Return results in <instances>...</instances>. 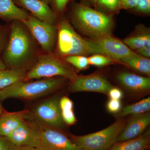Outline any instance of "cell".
<instances>
[{
	"label": "cell",
	"mask_w": 150,
	"mask_h": 150,
	"mask_svg": "<svg viewBox=\"0 0 150 150\" xmlns=\"http://www.w3.org/2000/svg\"><path fill=\"white\" fill-rule=\"evenodd\" d=\"M27 71L21 70L6 69L0 71V90L13 84L25 81Z\"/></svg>",
	"instance_id": "ffe728a7"
},
{
	"label": "cell",
	"mask_w": 150,
	"mask_h": 150,
	"mask_svg": "<svg viewBox=\"0 0 150 150\" xmlns=\"http://www.w3.org/2000/svg\"><path fill=\"white\" fill-rule=\"evenodd\" d=\"M123 43L131 50L136 51L144 46L150 45V33H140L126 38L123 40Z\"/></svg>",
	"instance_id": "603a6c76"
},
{
	"label": "cell",
	"mask_w": 150,
	"mask_h": 150,
	"mask_svg": "<svg viewBox=\"0 0 150 150\" xmlns=\"http://www.w3.org/2000/svg\"><path fill=\"white\" fill-rule=\"evenodd\" d=\"M126 67L137 72L149 76L150 75V60L136 54L133 56L126 57L120 60Z\"/></svg>",
	"instance_id": "d6986e66"
},
{
	"label": "cell",
	"mask_w": 150,
	"mask_h": 150,
	"mask_svg": "<svg viewBox=\"0 0 150 150\" xmlns=\"http://www.w3.org/2000/svg\"><path fill=\"white\" fill-rule=\"evenodd\" d=\"M71 0H53V2L56 11L59 13L64 11L68 3Z\"/></svg>",
	"instance_id": "4dcf8cb0"
},
{
	"label": "cell",
	"mask_w": 150,
	"mask_h": 150,
	"mask_svg": "<svg viewBox=\"0 0 150 150\" xmlns=\"http://www.w3.org/2000/svg\"><path fill=\"white\" fill-rule=\"evenodd\" d=\"M21 21L42 50L46 54H54L58 34L56 25L42 21L31 15L27 19Z\"/></svg>",
	"instance_id": "ba28073f"
},
{
	"label": "cell",
	"mask_w": 150,
	"mask_h": 150,
	"mask_svg": "<svg viewBox=\"0 0 150 150\" xmlns=\"http://www.w3.org/2000/svg\"><path fill=\"white\" fill-rule=\"evenodd\" d=\"M62 97L55 95L39 101L30 109L26 119L37 121L64 131L65 125L61 115L59 101Z\"/></svg>",
	"instance_id": "52a82bcc"
},
{
	"label": "cell",
	"mask_w": 150,
	"mask_h": 150,
	"mask_svg": "<svg viewBox=\"0 0 150 150\" xmlns=\"http://www.w3.org/2000/svg\"><path fill=\"white\" fill-rule=\"evenodd\" d=\"M90 1L93 3H94V4H96L98 0H90Z\"/></svg>",
	"instance_id": "f35d334b"
},
{
	"label": "cell",
	"mask_w": 150,
	"mask_h": 150,
	"mask_svg": "<svg viewBox=\"0 0 150 150\" xmlns=\"http://www.w3.org/2000/svg\"></svg>",
	"instance_id": "ab89813d"
},
{
	"label": "cell",
	"mask_w": 150,
	"mask_h": 150,
	"mask_svg": "<svg viewBox=\"0 0 150 150\" xmlns=\"http://www.w3.org/2000/svg\"><path fill=\"white\" fill-rule=\"evenodd\" d=\"M150 144V131L139 137L118 143H115L108 150H147Z\"/></svg>",
	"instance_id": "ac0fdd59"
},
{
	"label": "cell",
	"mask_w": 150,
	"mask_h": 150,
	"mask_svg": "<svg viewBox=\"0 0 150 150\" xmlns=\"http://www.w3.org/2000/svg\"><path fill=\"white\" fill-rule=\"evenodd\" d=\"M8 38V35L6 29L4 26L0 25V55L6 48Z\"/></svg>",
	"instance_id": "f1b7e54d"
},
{
	"label": "cell",
	"mask_w": 150,
	"mask_h": 150,
	"mask_svg": "<svg viewBox=\"0 0 150 150\" xmlns=\"http://www.w3.org/2000/svg\"><path fill=\"white\" fill-rule=\"evenodd\" d=\"M40 1L46 3L48 4H49L53 2V0H40Z\"/></svg>",
	"instance_id": "8d00e7d4"
},
{
	"label": "cell",
	"mask_w": 150,
	"mask_h": 150,
	"mask_svg": "<svg viewBox=\"0 0 150 150\" xmlns=\"http://www.w3.org/2000/svg\"><path fill=\"white\" fill-rule=\"evenodd\" d=\"M30 15L16 5L13 0H0V18L6 22L22 21Z\"/></svg>",
	"instance_id": "e0dca14e"
},
{
	"label": "cell",
	"mask_w": 150,
	"mask_h": 150,
	"mask_svg": "<svg viewBox=\"0 0 150 150\" xmlns=\"http://www.w3.org/2000/svg\"><path fill=\"white\" fill-rule=\"evenodd\" d=\"M77 76L71 65L54 54H40L33 67L27 72L25 81L61 77L71 82Z\"/></svg>",
	"instance_id": "5b68a950"
},
{
	"label": "cell",
	"mask_w": 150,
	"mask_h": 150,
	"mask_svg": "<svg viewBox=\"0 0 150 150\" xmlns=\"http://www.w3.org/2000/svg\"><path fill=\"white\" fill-rule=\"evenodd\" d=\"M150 109V97L142 100L139 102L124 107L119 112L120 118L127 115H138L147 112Z\"/></svg>",
	"instance_id": "7402d4cb"
},
{
	"label": "cell",
	"mask_w": 150,
	"mask_h": 150,
	"mask_svg": "<svg viewBox=\"0 0 150 150\" xmlns=\"http://www.w3.org/2000/svg\"><path fill=\"white\" fill-rule=\"evenodd\" d=\"M138 0H120V8L129 9L136 8Z\"/></svg>",
	"instance_id": "d6a6232c"
},
{
	"label": "cell",
	"mask_w": 150,
	"mask_h": 150,
	"mask_svg": "<svg viewBox=\"0 0 150 150\" xmlns=\"http://www.w3.org/2000/svg\"><path fill=\"white\" fill-rule=\"evenodd\" d=\"M38 43L21 21L13 22L1 57L6 69L28 71L35 64L39 54Z\"/></svg>",
	"instance_id": "6da1fadb"
},
{
	"label": "cell",
	"mask_w": 150,
	"mask_h": 150,
	"mask_svg": "<svg viewBox=\"0 0 150 150\" xmlns=\"http://www.w3.org/2000/svg\"><path fill=\"white\" fill-rule=\"evenodd\" d=\"M113 86L101 74L95 73L89 75L77 76L71 82L69 91L71 93L79 92H95L108 95Z\"/></svg>",
	"instance_id": "8fae6325"
},
{
	"label": "cell",
	"mask_w": 150,
	"mask_h": 150,
	"mask_svg": "<svg viewBox=\"0 0 150 150\" xmlns=\"http://www.w3.org/2000/svg\"><path fill=\"white\" fill-rule=\"evenodd\" d=\"M136 53L142 57L149 59L150 57V45L144 46L136 50Z\"/></svg>",
	"instance_id": "836d02e7"
},
{
	"label": "cell",
	"mask_w": 150,
	"mask_h": 150,
	"mask_svg": "<svg viewBox=\"0 0 150 150\" xmlns=\"http://www.w3.org/2000/svg\"><path fill=\"white\" fill-rule=\"evenodd\" d=\"M127 121L120 118L101 131L83 136L69 137L81 150H108L116 143Z\"/></svg>",
	"instance_id": "8992f818"
},
{
	"label": "cell",
	"mask_w": 150,
	"mask_h": 150,
	"mask_svg": "<svg viewBox=\"0 0 150 150\" xmlns=\"http://www.w3.org/2000/svg\"><path fill=\"white\" fill-rule=\"evenodd\" d=\"M57 43L54 55L60 59L67 56L81 55L88 56L101 54L105 56L104 52L91 40L83 38L66 19L59 21Z\"/></svg>",
	"instance_id": "7a4b0ae2"
},
{
	"label": "cell",
	"mask_w": 150,
	"mask_h": 150,
	"mask_svg": "<svg viewBox=\"0 0 150 150\" xmlns=\"http://www.w3.org/2000/svg\"><path fill=\"white\" fill-rule=\"evenodd\" d=\"M117 79L126 89L135 93L148 92L150 89V79L128 72H122L117 76Z\"/></svg>",
	"instance_id": "9a60e30c"
},
{
	"label": "cell",
	"mask_w": 150,
	"mask_h": 150,
	"mask_svg": "<svg viewBox=\"0 0 150 150\" xmlns=\"http://www.w3.org/2000/svg\"><path fill=\"white\" fill-rule=\"evenodd\" d=\"M16 146H28L40 150L41 138L37 123L32 120L25 119L6 137Z\"/></svg>",
	"instance_id": "30bf717a"
},
{
	"label": "cell",
	"mask_w": 150,
	"mask_h": 150,
	"mask_svg": "<svg viewBox=\"0 0 150 150\" xmlns=\"http://www.w3.org/2000/svg\"><path fill=\"white\" fill-rule=\"evenodd\" d=\"M136 11L145 14L150 13V0H138Z\"/></svg>",
	"instance_id": "83f0119b"
},
{
	"label": "cell",
	"mask_w": 150,
	"mask_h": 150,
	"mask_svg": "<svg viewBox=\"0 0 150 150\" xmlns=\"http://www.w3.org/2000/svg\"><path fill=\"white\" fill-rule=\"evenodd\" d=\"M92 41L102 49L105 56L116 62L136 54L121 40L111 35L93 38Z\"/></svg>",
	"instance_id": "7c38bea8"
},
{
	"label": "cell",
	"mask_w": 150,
	"mask_h": 150,
	"mask_svg": "<svg viewBox=\"0 0 150 150\" xmlns=\"http://www.w3.org/2000/svg\"><path fill=\"white\" fill-rule=\"evenodd\" d=\"M28 112V109L16 112H3L0 115V136L7 137L26 119Z\"/></svg>",
	"instance_id": "2e32d148"
},
{
	"label": "cell",
	"mask_w": 150,
	"mask_h": 150,
	"mask_svg": "<svg viewBox=\"0 0 150 150\" xmlns=\"http://www.w3.org/2000/svg\"><path fill=\"white\" fill-rule=\"evenodd\" d=\"M96 4L109 11L114 12L121 9L120 0H98Z\"/></svg>",
	"instance_id": "484cf974"
},
{
	"label": "cell",
	"mask_w": 150,
	"mask_h": 150,
	"mask_svg": "<svg viewBox=\"0 0 150 150\" xmlns=\"http://www.w3.org/2000/svg\"><path fill=\"white\" fill-rule=\"evenodd\" d=\"M62 119L66 125L71 126L76 122L74 111V103L68 97H62L59 101Z\"/></svg>",
	"instance_id": "44dd1931"
},
{
	"label": "cell",
	"mask_w": 150,
	"mask_h": 150,
	"mask_svg": "<svg viewBox=\"0 0 150 150\" xmlns=\"http://www.w3.org/2000/svg\"><path fill=\"white\" fill-rule=\"evenodd\" d=\"M106 107L109 112L116 113L121 111L122 108V104L120 100L110 99L107 102Z\"/></svg>",
	"instance_id": "4316f807"
},
{
	"label": "cell",
	"mask_w": 150,
	"mask_h": 150,
	"mask_svg": "<svg viewBox=\"0 0 150 150\" xmlns=\"http://www.w3.org/2000/svg\"><path fill=\"white\" fill-rule=\"evenodd\" d=\"M58 77L38 79L33 81H21L0 90V100L8 98L33 100L54 93L64 86L67 81Z\"/></svg>",
	"instance_id": "3957f363"
},
{
	"label": "cell",
	"mask_w": 150,
	"mask_h": 150,
	"mask_svg": "<svg viewBox=\"0 0 150 150\" xmlns=\"http://www.w3.org/2000/svg\"><path fill=\"white\" fill-rule=\"evenodd\" d=\"M22 7L29 11L31 15L42 21L55 25L57 15L48 4L40 0H15Z\"/></svg>",
	"instance_id": "5bb4252c"
},
{
	"label": "cell",
	"mask_w": 150,
	"mask_h": 150,
	"mask_svg": "<svg viewBox=\"0 0 150 150\" xmlns=\"http://www.w3.org/2000/svg\"><path fill=\"white\" fill-rule=\"evenodd\" d=\"M108 95L110 99L120 100L123 97V93L120 89L112 87L108 92Z\"/></svg>",
	"instance_id": "f546056e"
},
{
	"label": "cell",
	"mask_w": 150,
	"mask_h": 150,
	"mask_svg": "<svg viewBox=\"0 0 150 150\" xmlns=\"http://www.w3.org/2000/svg\"><path fill=\"white\" fill-rule=\"evenodd\" d=\"M12 150H39L36 148L28 146H14Z\"/></svg>",
	"instance_id": "e575fe53"
},
{
	"label": "cell",
	"mask_w": 150,
	"mask_h": 150,
	"mask_svg": "<svg viewBox=\"0 0 150 150\" xmlns=\"http://www.w3.org/2000/svg\"><path fill=\"white\" fill-rule=\"evenodd\" d=\"M34 121L40 131L41 146L39 150H81L64 131Z\"/></svg>",
	"instance_id": "9c48e42d"
},
{
	"label": "cell",
	"mask_w": 150,
	"mask_h": 150,
	"mask_svg": "<svg viewBox=\"0 0 150 150\" xmlns=\"http://www.w3.org/2000/svg\"><path fill=\"white\" fill-rule=\"evenodd\" d=\"M62 59L79 71L86 69L89 66L88 57H86V56L75 55L67 56Z\"/></svg>",
	"instance_id": "cb8c5ba5"
},
{
	"label": "cell",
	"mask_w": 150,
	"mask_h": 150,
	"mask_svg": "<svg viewBox=\"0 0 150 150\" xmlns=\"http://www.w3.org/2000/svg\"><path fill=\"white\" fill-rule=\"evenodd\" d=\"M3 112L2 105L1 103L0 102V115H1L2 113Z\"/></svg>",
	"instance_id": "74e56055"
},
{
	"label": "cell",
	"mask_w": 150,
	"mask_h": 150,
	"mask_svg": "<svg viewBox=\"0 0 150 150\" xmlns=\"http://www.w3.org/2000/svg\"><path fill=\"white\" fill-rule=\"evenodd\" d=\"M71 18L75 26L93 38L110 35L113 22L111 17L87 6H74Z\"/></svg>",
	"instance_id": "277c9868"
},
{
	"label": "cell",
	"mask_w": 150,
	"mask_h": 150,
	"mask_svg": "<svg viewBox=\"0 0 150 150\" xmlns=\"http://www.w3.org/2000/svg\"><path fill=\"white\" fill-rule=\"evenodd\" d=\"M150 123V114L145 112L133 115L126 122L116 143L124 142L139 137Z\"/></svg>",
	"instance_id": "4fadbf2b"
},
{
	"label": "cell",
	"mask_w": 150,
	"mask_h": 150,
	"mask_svg": "<svg viewBox=\"0 0 150 150\" xmlns=\"http://www.w3.org/2000/svg\"><path fill=\"white\" fill-rule=\"evenodd\" d=\"M14 146L7 138L0 136V150H12Z\"/></svg>",
	"instance_id": "1f68e13d"
},
{
	"label": "cell",
	"mask_w": 150,
	"mask_h": 150,
	"mask_svg": "<svg viewBox=\"0 0 150 150\" xmlns=\"http://www.w3.org/2000/svg\"><path fill=\"white\" fill-rule=\"evenodd\" d=\"M89 64L101 67L112 64L116 62L109 57L101 54H94L88 57Z\"/></svg>",
	"instance_id": "d4e9b609"
},
{
	"label": "cell",
	"mask_w": 150,
	"mask_h": 150,
	"mask_svg": "<svg viewBox=\"0 0 150 150\" xmlns=\"http://www.w3.org/2000/svg\"><path fill=\"white\" fill-rule=\"evenodd\" d=\"M1 56V55H0ZM6 69V67L4 62H3L1 57L0 56V71L1 70L5 69Z\"/></svg>",
	"instance_id": "d590c367"
}]
</instances>
